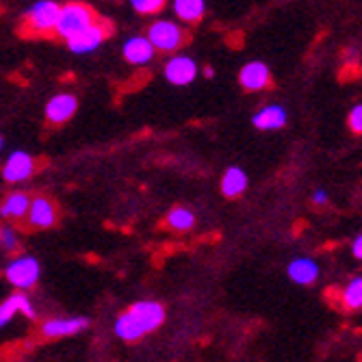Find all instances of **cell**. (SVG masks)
Returning a JSON list of instances; mask_svg holds the SVG:
<instances>
[{
    "instance_id": "cell-4",
    "label": "cell",
    "mask_w": 362,
    "mask_h": 362,
    "mask_svg": "<svg viewBox=\"0 0 362 362\" xmlns=\"http://www.w3.org/2000/svg\"><path fill=\"white\" fill-rule=\"evenodd\" d=\"M59 7L61 5L52 3V0H40V3H35L24 16L26 30L35 33V35H46V33H52L54 26H57Z\"/></svg>"
},
{
    "instance_id": "cell-27",
    "label": "cell",
    "mask_w": 362,
    "mask_h": 362,
    "mask_svg": "<svg viewBox=\"0 0 362 362\" xmlns=\"http://www.w3.org/2000/svg\"><path fill=\"white\" fill-rule=\"evenodd\" d=\"M0 150H3V137H0Z\"/></svg>"
},
{
    "instance_id": "cell-15",
    "label": "cell",
    "mask_w": 362,
    "mask_h": 362,
    "mask_svg": "<svg viewBox=\"0 0 362 362\" xmlns=\"http://www.w3.org/2000/svg\"><path fill=\"white\" fill-rule=\"evenodd\" d=\"M288 278L298 284H313L319 278V265L313 258H295L288 265Z\"/></svg>"
},
{
    "instance_id": "cell-6",
    "label": "cell",
    "mask_w": 362,
    "mask_h": 362,
    "mask_svg": "<svg viewBox=\"0 0 362 362\" xmlns=\"http://www.w3.org/2000/svg\"><path fill=\"white\" fill-rule=\"evenodd\" d=\"M109 30H111V28H109L107 24H103V22H98V20H95V22L89 24L87 28L78 30L76 35L68 37V46H70V50L76 52V54L91 52V50H95L98 46H100V44L107 40Z\"/></svg>"
},
{
    "instance_id": "cell-16",
    "label": "cell",
    "mask_w": 362,
    "mask_h": 362,
    "mask_svg": "<svg viewBox=\"0 0 362 362\" xmlns=\"http://www.w3.org/2000/svg\"><path fill=\"white\" fill-rule=\"evenodd\" d=\"M252 124L260 130H278L286 124V109L278 107V105H269L265 107L260 113L254 115Z\"/></svg>"
},
{
    "instance_id": "cell-21",
    "label": "cell",
    "mask_w": 362,
    "mask_h": 362,
    "mask_svg": "<svg viewBox=\"0 0 362 362\" xmlns=\"http://www.w3.org/2000/svg\"><path fill=\"white\" fill-rule=\"evenodd\" d=\"M343 302L347 308L358 310L362 306V278H354L343 291Z\"/></svg>"
},
{
    "instance_id": "cell-10",
    "label": "cell",
    "mask_w": 362,
    "mask_h": 362,
    "mask_svg": "<svg viewBox=\"0 0 362 362\" xmlns=\"http://www.w3.org/2000/svg\"><path fill=\"white\" fill-rule=\"evenodd\" d=\"M33 172H35V158L26 152H13L3 170V178L7 182H22L26 180Z\"/></svg>"
},
{
    "instance_id": "cell-18",
    "label": "cell",
    "mask_w": 362,
    "mask_h": 362,
    "mask_svg": "<svg viewBox=\"0 0 362 362\" xmlns=\"http://www.w3.org/2000/svg\"><path fill=\"white\" fill-rule=\"evenodd\" d=\"M28 204H30V197L26 193H11L7 195V200L0 204V215L5 219H22L28 211Z\"/></svg>"
},
{
    "instance_id": "cell-3",
    "label": "cell",
    "mask_w": 362,
    "mask_h": 362,
    "mask_svg": "<svg viewBox=\"0 0 362 362\" xmlns=\"http://www.w3.org/2000/svg\"><path fill=\"white\" fill-rule=\"evenodd\" d=\"M152 44L154 50L158 52H174L178 50L187 40H185V30L182 26H178L176 22L170 20H158L148 28V35H146Z\"/></svg>"
},
{
    "instance_id": "cell-12",
    "label": "cell",
    "mask_w": 362,
    "mask_h": 362,
    "mask_svg": "<svg viewBox=\"0 0 362 362\" xmlns=\"http://www.w3.org/2000/svg\"><path fill=\"white\" fill-rule=\"evenodd\" d=\"M239 81H241V87L243 89L258 91V89H265L272 83V74H269V68H267L265 63L252 61V63L243 65V70L239 74Z\"/></svg>"
},
{
    "instance_id": "cell-17",
    "label": "cell",
    "mask_w": 362,
    "mask_h": 362,
    "mask_svg": "<svg viewBox=\"0 0 362 362\" xmlns=\"http://www.w3.org/2000/svg\"><path fill=\"white\" fill-rule=\"evenodd\" d=\"M245 189H247V174L241 168L226 170L221 178V191L226 197H239Z\"/></svg>"
},
{
    "instance_id": "cell-14",
    "label": "cell",
    "mask_w": 362,
    "mask_h": 362,
    "mask_svg": "<svg viewBox=\"0 0 362 362\" xmlns=\"http://www.w3.org/2000/svg\"><path fill=\"white\" fill-rule=\"evenodd\" d=\"M16 313H22L28 319H35V308L30 306V300L24 293H16L9 300H5V304L0 306V327H5Z\"/></svg>"
},
{
    "instance_id": "cell-1",
    "label": "cell",
    "mask_w": 362,
    "mask_h": 362,
    "mask_svg": "<svg viewBox=\"0 0 362 362\" xmlns=\"http://www.w3.org/2000/svg\"><path fill=\"white\" fill-rule=\"evenodd\" d=\"M165 321V310L156 302H137L130 306L115 323V332L119 339L133 343L141 337L154 332Z\"/></svg>"
},
{
    "instance_id": "cell-2",
    "label": "cell",
    "mask_w": 362,
    "mask_h": 362,
    "mask_svg": "<svg viewBox=\"0 0 362 362\" xmlns=\"http://www.w3.org/2000/svg\"><path fill=\"white\" fill-rule=\"evenodd\" d=\"M93 22H95V11L91 7H87L85 3H68V5L59 7L54 33L59 37L68 40Z\"/></svg>"
},
{
    "instance_id": "cell-9",
    "label": "cell",
    "mask_w": 362,
    "mask_h": 362,
    "mask_svg": "<svg viewBox=\"0 0 362 362\" xmlns=\"http://www.w3.org/2000/svg\"><path fill=\"white\" fill-rule=\"evenodd\" d=\"M89 321L85 317H68V319H52L42 325V334L46 339H63V337H72L83 330H87Z\"/></svg>"
},
{
    "instance_id": "cell-23",
    "label": "cell",
    "mask_w": 362,
    "mask_h": 362,
    "mask_svg": "<svg viewBox=\"0 0 362 362\" xmlns=\"http://www.w3.org/2000/svg\"><path fill=\"white\" fill-rule=\"evenodd\" d=\"M0 247L3 250H16L18 247V235L13 233V228L0 226Z\"/></svg>"
},
{
    "instance_id": "cell-11",
    "label": "cell",
    "mask_w": 362,
    "mask_h": 362,
    "mask_svg": "<svg viewBox=\"0 0 362 362\" xmlns=\"http://www.w3.org/2000/svg\"><path fill=\"white\" fill-rule=\"evenodd\" d=\"M76 107H78V103H76V98L74 95H70V93H59V95H54L52 100L46 105V117H48V122L50 124H65L68 122L74 113H76Z\"/></svg>"
},
{
    "instance_id": "cell-19",
    "label": "cell",
    "mask_w": 362,
    "mask_h": 362,
    "mask_svg": "<svg viewBox=\"0 0 362 362\" xmlns=\"http://www.w3.org/2000/svg\"><path fill=\"white\" fill-rule=\"evenodd\" d=\"M174 9L185 22H200L204 18V0H174Z\"/></svg>"
},
{
    "instance_id": "cell-25",
    "label": "cell",
    "mask_w": 362,
    "mask_h": 362,
    "mask_svg": "<svg viewBox=\"0 0 362 362\" xmlns=\"http://www.w3.org/2000/svg\"><path fill=\"white\" fill-rule=\"evenodd\" d=\"M313 202H315V204H319V206L327 204V195H325V191H315V195H313Z\"/></svg>"
},
{
    "instance_id": "cell-8",
    "label": "cell",
    "mask_w": 362,
    "mask_h": 362,
    "mask_svg": "<svg viewBox=\"0 0 362 362\" xmlns=\"http://www.w3.org/2000/svg\"><path fill=\"white\" fill-rule=\"evenodd\" d=\"M197 76V65L191 57H185V54H178L174 57L168 65H165V78L172 83V85H189L193 83Z\"/></svg>"
},
{
    "instance_id": "cell-26",
    "label": "cell",
    "mask_w": 362,
    "mask_h": 362,
    "mask_svg": "<svg viewBox=\"0 0 362 362\" xmlns=\"http://www.w3.org/2000/svg\"><path fill=\"white\" fill-rule=\"evenodd\" d=\"M354 256H356L358 260L362 258V237H360V235L354 239Z\"/></svg>"
},
{
    "instance_id": "cell-22",
    "label": "cell",
    "mask_w": 362,
    "mask_h": 362,
    "mask_svg": "<svg viewBox=\"0 0 362 362\" xmlns=\"http://www.w3.org/2000/svg\"><path fill=\"white\" fill-rule=\"evenodd\" d=\"M130 5H133V9L141 16H152L163 9L165 0H130Z\"/></svg>"
},
{
    "instance_id": "cell-20",
    "label": "cell",
    "mask_w": 362,
    "mask_h": 362,
    "mask_svg": "<svg viewBox=\"0 0 362 362\" xmlns=\"http://www.w3.org/2000/svg\"><path fill=\"white\" fill-rule=\"evenodd\" d=\"M193 223H195V217L189 209L178 206V209H172L168 215V226L172 230H189V228H193Z\"/></svg>"
},
{
    "instance_id": "cell-7",
    "label": "cell",
    "mask_w": 362,
    "mask_h": 362,
    "mask_svg": "<svg viewBox=\"0 0 362 362\" xmlns=\"http://www.w3.org/2000/svg\"><path fill=\"white\" fill-rule=\"evenodd\" d=\"M26 221L28 226L33 228H50L54 226L57 221V206L52 200H48V197L44 195H37V197H33L30 204H28V211H26Z\"/></svg>"
},
{
    "instance_id": "cell-13",
    "label": "cell",
    "mask_w": 362,
    "mask_h": 362,
    "mask_svg": "<svg viewBox=\"0 0 362 362\" xmlns=\"http://www.w3.org/2000/svg\"><path fill=\"white\" fill-rule=\"evenodd\" d=\"M124 59L133 65H144V63H150L152 57H154V48L150 44L148 37L144 35H137V37H130L126 44H124Z\"/></svg>"
},
{
    "instance_id": "cell-24",
    "label": "cell",
    "mask_w": 362,
    "mask_h": 362,
    "mask_svg": "<svg viewBox=\"0 0 362 362\" xmlns=\"http://www.w3.org/2000/svg\"><path fill=\"white\" fill-rule=\"evenodd\" d=\"M349 128L354 130L356 135H360L362 133V107L358 105V107H354L351 109V113H349Z\"/></svg>"
},
{
    "instance_id": "cell-5",
    "label": "cell",
    "mask_w": 362,
    "mask_h": 362,
    "mask_svg": "<svg viewBox=\"0 0 362 362\" xmlns=\"http://www.w3.org/2000/svg\"><path fill=\"white\" fill-rule=\"evenodd\" d=\"M40 274H42L40 260L33 256H20V258L11 260V265L5 272L7 280L18 288H30L40 280Z\"/></svg>"
}]
</instances>
